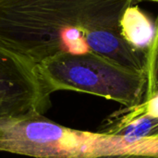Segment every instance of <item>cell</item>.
I'll use <instances>...</instances> for the list:
<instances>
[{"label": "cell", "instance_id": "1", "mask_svg": "<svg viewBox=\"0 0 158 158\" xmlns=\"http://www.w3.org/2000/svg\"><path fill=\"white\" fill-rule=\"evenodd\" d=\"M142 0H0V44L34 64L94 53L146 73L147 52L121 36L124 11Z\"/></svg>", "mask_w": 158, "mask_h": 158}, {"label": "cell", "instance_id": "3", "mask_svg": "<svg viewBox=\"0 0 158 158\" xmlns=\"http://www.w3.org/2000/svg\"><path fill=\"white\" fill-rule=\"evenodd\" d=\"M0 152L33 158L101 156V134L70 129L43 114L0 119Z\"/></svg>", "mask_w": 158, "mask_h": 158}, {"label": "cell", "instance_id": "8", "mask_svg": "<svg viewBox=\"0 0 158 158\" xmlns=\"http://www.w3.org/2000/svg\"><path fill=\"white\" fill-rule=\"evenodd\" d=\"M151 2H156V3H158V0H149Z\"/></svg>", "mask_w": 158, "mask_h": 158}, {"label": "cell", "instance_id": "5", "mask_svg": "<svg viewBox=\"0 0 158 158\" xmlns=\"http://www.w3.org/2000/svg\"><path fill=\"white\" fill-rule=\"evenodd\" d=\"M98 132L130 140L158 139V116L142 112L136 106L125 107L110 115Z\"/></svg>", "mask_w": 158, "mask_h": 158}, {"label": "cell", "instance_id": "4", "mask_svg": "<svg viewBox=\"0 0 158 158\" xmlns=\"http://www.w3.org/2000/svg\"><path fill=\"white\" fill-rule=\"evenodd\" d=\"M50 95L37 65L0 44V119L44 114Z\"/></svg>", "mask_w": 158, "mask_h": 158}, {"label": "cell", "instance_id": "7", "mask_svg": "<svg viewBox=\"0 0 158 158\" xmlns=\"http://www.w3.org/2000/svg\"><path fill=\"white\" fill-rule=\"evenodd\" d=\"M147 85L144 101H149L158 95V17L156 22V34L147 51Z\"/></svg>", "mask_w": 158, "mask_h": 158}, {"label": "cell", "instance_id": "6", "mask_svg": "<svg viewBox=\"0 0 158 158\" xmlns=\"http://www.w3.org/2000/svg\"><path fill=\"white\" fill-rule=\"evenodd\" d=\"M122 38L132 47L147 52L156 34V23L137 5L129 6L119 21Z\"/></svg>", "mask_w": 158, "mask_h": 158}, {"label": "cell", "instance_id": "2", "mask_svg": "<svg viewBox=\"0 0 158 158\" xmlns=\"http://www.w3.org/2000/svg\"><path fill=\"white\" fill-rule=\"evenodd\" d=\"M37 67L51 94L64 90L90 94L125 107L136 106L144 100L146 73L126 69L94 53L58 55Z\"/></svg>", "mask_w": 158, "mask_h": 158}]
</instances>
